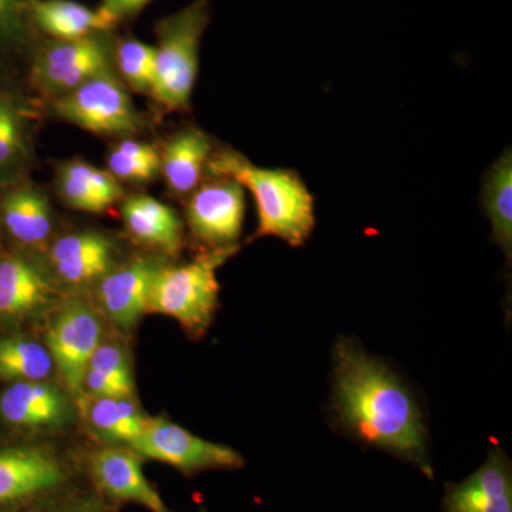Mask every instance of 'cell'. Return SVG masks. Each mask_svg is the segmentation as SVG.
<instances>
[{
  "label": "cell",
  "mask_w": 512,
  "mask_h": 512,
  "mask_svg": "<svg viewBox=\"0 0 512 512\" xmlns=\"http://www.w3.org/2000/svg\"><path fill=\"white\" fill-rule=\"evenodd\" d=\"M333 365L340 421L367 443L429 471L423 416L402 380L349 339L336 343Z\"/></svg>",
  "instance_id": "1"
},
{
  "label": "cell",
  "mask_w": 512,
  "mask_h": 512,
  "mask_svg": "<svg viewBox=\"0 0 512 512\" xmlns=\"http://www.w3.org/2000/svg\"><path fill=\"white\" fill-rule=\"evenodd\" d=\"M207 174L228 177L251 192L258 211L252 239L276 237L302 247L315 228V198L301 175L282 168H262L231 148L214 151Z\"/></svg>",
  "instance_id": "2"
},
{
  "label": "cell",
  "mask_w": 512,
  "mask_h": 512,
  "mask_svg": "<svg viewBox=\"0 0 512 512\" xmlns=\"http://www.w3.org/2000/svg\"><path fill=\"white\" fill-rule=\"evenodd\" d=\"M211 22L210 0H194L158 20L156 76L150 96L167 111L190 109L200 69L202 36Z\"/></svg>",
  "instance_id": "3"
},
{
  "label": "cell",
  "mask_w": 512,
  "mask_h": 512,
  "mask_svg": "<svg viewBox=\"0 0 512 512\" xmlns=\"http://www.w3.org/2000/svg\"><path fill=\"white\" fill-rule=\"evenodd\" d=\"M238 248L210 249L188 264L161 265L151 284L147 312L171 316L192 335L201 336L218 308L217 271Z\"/></svg>",
  "instance_id": "4"
},
{
  "label": "cell",
  "mask_w": 512,
  "mask_h": 512,
  "mask_svg": "<svg viewBox=\"0 0 512 512\" xmlns=\"http://www.w3.org/2000/svg\"><path fill=\"white\" fill-rule=\"evenodd\" d=\"M110 33L76 40L37 43L30 60V82L37 92L57 99L103 73L114 72Z\"/></svg>",
  "instance_id": "5"
},
{
  "label": "cell",
  "mask_w": 512,
  "mask_h": 512,
  "mask_svg": "<svg viewBox=\"0 0 512 512\" xmlns=\"http://www.w3.org/2000/svg\"><path fill=\"white\" fill-rule=\"evenodd\" d=\"M52 113L99 136H130L143 127L126 86L114 72L93 77L73 92L53 99Z\"/></svg>",
  "instance_id": "6"
},
{
  "label": "cell",
  "mask_w": 512,
  "mask_h": 512,
  "mask_svg": "<svg viewBox=\"0 0 512 512\" xmlns=\"http://www.w3.org/2000/svg\"><path fill=\"white\" fill-rule=\"evenodd\" d=\"M188 195V228L210 249L235 247L245 218V188L228 177H211Z\"/></svg>",
  "instance_id": "7"
},
{
  "label": "cell",
  "mask_w": 512,
  "mask_h": 512,
  "mask_svg": "<svg viewBox=\"0 0 512 512\" xmlns=\"http://www.w3.org/2000/svg\"><path fill=\"white\" fill-rule=\"evenodd\" d=\"M100 343V320L93 309L79 299L63 303L50 323L47 350L73 393L82 392L87 366Z\"/></svg>",
  "instance_id": "8"
},
{
  "label": "cell",
  "mask_w": 512,
  "mask_h": 512,
  "mask_svg": "<svg viewBox=\"0 0 512 512\" xmlns=\"http://www.w3.org/2000/svg\"><path fill=\"white\" fill-rule=\"evenodd\" d=\"M131 448L138 456L163 461L188 473L244 466V458L234 448L202 440L164 419L147 420L143 434Z\"/></svg>",
  "instance_id": "9"
},
{
  "label": "cell",
  "mask_w": 512,
  "mask_h": 512,
  "mask_svg": "<svg viewBox=\"0 0 512 512\" xmlns=\"http://www.w3.org/2000/svg\"><path fill=\"white\" fill-rule=\"evenodd\" d=\"M55 296V276L32 252H0V326L39 315Z\"/></svg>",
  "instance_id": "10"
},
{
  "label": "cell",
  "mask_w": 512,
  "mask_h": 512,
  "mask_svg": "<svg viewBox=\"0 0 512 512\" xmlns=\"http://www.w3.org/2000/svg\"><path fill=\"white\" fill-rule=\"evenodd\" d=\"M161 265L154 256H136L97 282L101 309L114 325L128 332L148 313L151 284Z\"/></svg>",
  "instance_id": "11"
},
{
  "label": "cell",
  "mask_w": 512,
  "mask_h": 512,
  "mask_svg": "<svg viewBox=\"0 0 512 512\" xmlns=\"http://www.w3.org/2000/svg\"><path fill=\"white\" fill-rule=\"evenodd\" d=\"M52 228V208L45 191L29 180L0 188V229L16 247L46 252Z\"/></svg>",
  "instance_id": "12"
},
{
  "label": "cell",
  "mask_w": 512,
  "mask_h": 512,
  "mask_svg": "<svg viewBox=\"0 0 512 512\" xmlns=\"http://www.w3.org/2000/svg\"><path fill=\"white\" fill-rule=\"evenodd\" d=\"M114 251L113 241L99 232L63 235L50 245V272L63 284H97L114 268Z\"/></svg>",
  "instance_id": "13"
},
{
  "label": "cell",
  "mask_w": 512,
  "mask_h": 512,
  "mask_svg": "<svg viewBox=\"0 0 512 512\" xmlns=\"http://www.w3.org/2000/svg\"><path fill=\"white\" fill-rule=\"evenodd\" d=\"M63 478L62 467L43 448H0V505L52 490Z\"/></svg>",
  "instance_id": "14"
},
{
  "label": "cell",
  "mask_w": 512,
  "mask_h": 512,
  "mask_svg": "<svg viewBox=\"0 0 512 512\" xmlns=\"http://www.w3.org/2000/svg\"><path fill=\"white\" fill-rule=\"evenodd\" d=\"M70 404L62 390L43 382L9 384L0 393V419L20 429H42L66 423Z\"/></svg>",
  "instance_id": "15"
},
{
  "label": "cell",
  "mask_w": 512,
  "mask_h": 512,
  "mask_svg": "<svg viewBox=\"0 0 512 512\" xmlns=\"http://www.w3.org/2000/svg\"><path fill=\"white\" fill-rule=\"evenodd\" d=\"M447 512H512L510 461L500 448L446 498Z\"/></svg>",
  "instance_id": "16"
},
{
  "label": "cell",
  "mask_w": 512,
  "mask_h": 512,
  "mask_svg": "<svg viewBox=\"0 0 512 512\" xmlns=\"http://www.w3.org/2000/svg\"><path fill=\"white\" fill-rule=\"evenodd\" d=\"M121 218L128 235L141 247L177 255L183 247V222L177 212L150 195L121 200Z\"/></svg>",
  "instance_id": "17"
},
{
  "label": "cell",
  "mask_w": 512,
  "mask_h": 512,
  "mask_svg": "<svg viewBox=\"0 0 512 512\" xmlns=\"http://www.w3.org/2000/svg\"><path fill=\"white\" fill-rule=\"evenodd\" d=\"M214 151L211 137L197 127L183 128L168 138L160 151V174L168 190L178 197H188L197 190Z\"/></svg>",
  "instance_id": "18"
},
{
  "label": "cell",
  "mask_w": 512,
  "mask_h": 512,
  "mask_svg": "<svg viewBox=\"0 0 512 512\" xmlns=\"http://www.w3.org/2000/svg\"><path fill=\"white\" fill-rule=\"evenodd\" d=\"M92 468L97 484L111 497L165 512L164 501L144 476L136 451L103 448L94 454Z\"/></svg>",
  "instance_id": "19"
},
{
  "label": "cell",
  "mask_w": 512,
  "mask_h": 512,
  "mask_svg": "<svg viewBox=\"0 0 512 512\" xmlns=\"http://www.w3.org/2000/svg\"><path fill=\"white\" fill-rule=\"evenodd\" d=\"M56 187L60 198L73 210L100 214L124 197L123 187L107 170L82 160L59 165Z\"/></svg>",
  "instance_id": "20"
},
{
  "label": "cell",
  "mask_w": 512,
  "mask_h": 512,
  "mask_svg": "<svg viewBox=\"0 0 512 512\" xmlns=\"http://www.w3.org/2000/svg\"><path fill=\"white\" fill-rule=\"evenodd\" d=\"M30 163L28 107L18 93L0 87V188L26 180Z\"/></svg>",
  "instance_id": "21"
},
{
  "label": "cell",
  "mask_w": 512,
  "mask_h": 512,
  "mask_svg": "<svg viewBox=\"0 0 512 512\" xmlns=\"http://www.w3.org/2000/svg\"><path fill=\"white\" fill-rule=\"evenodd\" d=\"M32 22L39 36L52 40L83 39L114 30L99 10L74 0H33Z\"/></svg>",
  "instance_id": "22"
},
{
  "label": "cell",
  "mask_w": 512,
  "mask_h": 512,
  "mask_svg": "<svg viewBox=\"0 0 512 512\" xmlns=\"http://www.w3.org/2000/svg\"><path fill=\"white\" fill-rule=\"evenodd\" d=\"M483 205L491 222L493 239L505 252L508 262L512 254V154L505 148L485 173Z\"/></svg>",
  "instance_id": "23"
},
{
  "label": "cell",
  "mask_w": 512,
  "mask_h": 512,
  "mask_svg": "<svg viewBox=\"0 0 512 512\" xmlns=\"http://www.w3.org/2000/svg\"><path fill=\"white\" fill-rule=\"evenodd\" d=\"M84 410L87 420L100 436L130 447L140 439L148 420L131 397L90 396Z\"/></svg>",
  "instance_id": "24"
},
{
  "label": "cell",
  "mask_w": 512,
  "mask_h": 512,
  "mask_svg": "<svg viewBox=\"0 0 512 512\" xmlns=\"http://www.w3.org/2000/svg\"><path fill=\"white\" fill-rule=\"evenodd\" d=\"M53 366L52 356L42 343L22 335L0 336L2 382H43Z\"/></svg>",
  "instance_id": "25"
},
{
  "label": "cell",
  "mask_w": 512,
  "mask_h": 512,
  "mask_svg": "<svg viewBox=\"0 0 512 512\" xmlns=\"http://www.w3.org/2000/svg\"><path fill=\"white\" fill-rule=\"evenodd\" d=\"M83 387L89 390L90 396H133V377L123 349L111 343H100L87 366Z\"/></svg>",
  "instance_id": "26"
},
{
  "label": "cell",
  "mask_w": 512,
  "mask_h": 512,
  "mask_svg": "<svg viewBox=\"0 0 512 512\" xmlns=\"http://www.w3.org/2000/svg\"><path fill=\"white\" fill-rule=\"evenodd\" d=\"M107 167L117 181L138 185L153 183L160 174V151L153 144L124 138L109 151Z\"/></svg>",
  "instance_id": "27"
},
{
  "label": "cell",
  "mask_w": 512,
  "mask_h": 512,
  "mask_svg": "<svg viewBox=\"0 0 512 512\" xmlns=\"http://www.w3.org/2000/svg\"><path fill=\"white\" fill-rule=\"evenodd\" d=\"M33 0H0V57L32 56L37 46Z\"/></svg>",
  "instance_id": "28"
},
{
  "label": "cell",
  "mask_w": 512,
  "mask_h": 512,
  "mask_svg": "<svg viewBox=\"0 0 512 512\" xmlns=\"http://www.w3.org/2000/svg\"><path fill=\"white\" fill-rule=\"evenodd\" d=\"M113 63L131 90L150 94L156 76V47L136 37H121L113 42Z\"/></svg>",
  "instance_id": "29"
},
{
  "label": "cell",
  "mask_w": 512,
  "mask_h": 512,
  "mask_svg": "<svg viewBox=\"0 0 512 512\" xmlns=\"http://www.w3.org/2000/svg\"><path fill=\"white\" fill-rule=\"evenodd\" d=\"M151 0H101L99 12L116 29L121 23L140 15Z\"/></svg>",
  "instance_id": "30"
},
{
  "label": "cell",
  "mask_w": 512,
  "mask_h": 512,
  "mask_svg": "<svg viewBox=\"0 0 512 512\" xmlns=\"http://www.w3.org/2000/svg\"><path fill=\"white\" fill-rule=\"evenodd\" d=\"M67 512H99L94 510L92 507H87V505H80V507L73 508V510Z\"/></svg>",
  "instance_id": "31"
}]
</instances>
